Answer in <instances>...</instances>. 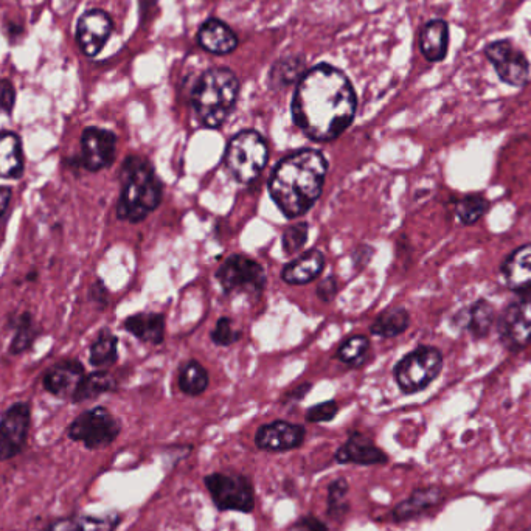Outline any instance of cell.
<instances>
[{
    "label": "cell",
    "mask_w": 531,
    "mask_h": 531,
    "mask_svg": "<svg viewBox=\"0 0 531 531\" xmlns=\"http://www.w3.org/2000/svg\"><path fill=\"white\" fill-rule=\"evenodd\" d=\"M358 100L347 75L320 64L300 78L292 100L295 125L314 142H333L353 123Z\"/></svg>",
    "instance_id": "cell-1"
},
{
    "label": "cell",
    "mask_w": 531,
    "mask_h": 531,
    "mask_svg": "<svg viewBox=\"0 0 531 531\" xmlns=\"http://www.w3.org/2000/svg\"><path fill=\"white\" fill-rule=\"evenodd\" d=\"M328 162L320 151L300 150L278 162L269 179V193L288 219L300 218L322 196Z\"/></svg>",
    "instance_id": "cell-2"
},
{
    "label": "cell",
    "mask_w": 531,
    "mask_h": 531,
    "mask_svg": "<svg viewBox=\"0 0 531 531\" xmlns=\"http://www.w3.org/2000/svg\"><path fill=\"white\" fill-rule=\"evenodd\" d=\"M120 198L117 218L126 223H142L159 209L164 198V185L150 160L142 156H128L120 170Z\"/></svg>",
    "instance_id": "cell-3"
},
{
    "label": "cell",
    "mask_w": 531,
    "mask_h": 531,
    "mask_svg": "<svg viewBox=\"0 0 531 531\" xmlns=\"http://www.w3.org/2000/svg\"><path fill=\"white\" fill-rule=\"evenodd\" d=\"M240 94V81L232 70L215 67L199 78L191 103L199 123L205 128L218 129L226 123Z\"/></svg>",
    "instance_id": "cell-4"
},
{
    "label": "cell",
    "mask_w": 531,
    "mask_h": 531,
    "mask_svg": "<svg viewBox=\"0 0 531 531\" xmlns=\"http://www.w3.org/2000/svg\"><path fill=\"white\" fill-rule=\"evenodd\" d=\"M268 143L254 129L241 131L227 143L224 165L230 176L240 184L257 181L268 165Z\"/></svg>",
    "instance_id": "cell-5"
},
{
    "label": "cell",
    "mask_w": 531,
    "mask_h": 531,
    "mask_svg": "<svg viewBox=\"0 0 531 531\" xmlns=\"http://www.w3.org/2000/svg\"><path fill=\"white\" fill-rule=\"evenodd\" d=\"M443 354L431 345H421L406 354L393 370L396 384L406 395L423 392L440 376Z\"/></svg>",
    "instance_id": "cell-6"
},
{
    "label": "cell",
    "mask_w": 531,
    "mask_h": 531,
    "mask_svg": "<svg viewBox=\"0 0 531 531\" xmlns=\"http://www.w3.org/2000/svg\"><path fill=\"white\" fill-rule=\"evenodd\" d=\"M122 432V423L111 410L103 406L92 407L80 413L67 427V437L81 443L89 451L111 446Z\"/></svg>",
    "instance_id": "cell-7"
},
{
    "label": "cell",
    "mask_w": 531,
    "mask_h": 531,
    "mask_svg": "<svg viewBox=\"0 0 531 531\" xmlns=\"http://www.w3.org/2000/svg\"><path fill=\"white\" fill-rule=\"evenodd\" d=\"M204 485L219 511L249 514L255 510L254 485L238 472H213L204 477Z\"/></svg>",
    "instance_id": "cell-8"
},
{
    "label": "cell",
    "mask_w": 531,
    "mask_h": 531,
    "mask_svg": "<svg viewBox=\"0 0 531 531\" xmlns=\"http://www.w3.org/2000/svg\"><path fill=\"white\" fill-rule=\"evenodd\" d=\"M216 280L227 295L243 294L258 297L266 288V272L254 258L243 254L230 255L216 271Z\"/></svg>",
    "instance_id": "cell-9"
},
{
    "label": "cell",
    "mask_w": 531,
    "mask_h": 531,
    "mask_svg": "<svg viewBox=\"0 0 531 531\" xmlns=\"http://www.w3.org/2000/svg\"><path fill=\"white\" fill-rule=\"evenodd\" d=\"M32 427V407L18 401L0 417V462L16 459L27 446Z\"/></svg>",
    "instance_id": "cell-10"
},
{
    "label": "cell",
    "mask_w": 531,
    "mask_h": 531,
    "mask_svg": "<svg viewBox=\"0 0 531 531\" xmlns=\"http://www.w3.org/2000/svg\"><path fill=\"white\" fill-rule=\"evenodd\" d=\"M485 56L502 83L522 87L530 80V61L510 39H499L485 47Z\"/></svg>",
    "instance_id": "cell-11"
},
{
    "label": "cell",
    "mask_w": 531,
    "mask_h": 531,
    "mask_svg": "<svg viewBox=\"0 0 531 531\" xmlns=\"http://www.w3.org/2000/svg\"><path fill=\"white\" fill-rule=\"evenodd\" d=\"M497 333L510 351H521L531 344V295L514 300L502 311L497 320Z\"/></svg>",
    "instance_id": "cell-12"
},
{
    "label": "cell",
    "mask_w": 531,
    "mask_h": 531,
    "mask_svg": "<svg viewBox=\"0 0 531 531\" xmlns=\"http://www.w3.org/2000/svg\"><path fill=\"white\" fill-rule=\"evenodd\" d=\"M117 137L108 129L89 126L81 134V165L91 173L105 170L115 162Z\"/></svg>",
    "instance_id": "cell-13"
},
{
    "label": "cell",
    "mask_w": 531,
    "mask_h": 531,
    "mask_svg": "<svg viewBox=\"0 0 531 531\" xmlns=\"http://www.w3.org/2000/svg\"><path fill=\"white\" fill-rule=\"evenodd\" d=\"M305 438V427L289 423V421L277 420L258 427L254 441L260 451L288 452L300 448L305 443Z\"/></svg>",
    "instance_id": "cell-14"
},
{
    "label": "cell",
    "mask_w": 531,
    "mask_h": 531,
    "mask_svg": "<svg viewBox=\"0 0 531 531\" xmlns=\"http://www.w3.org/2000/svg\"><path fill=\"white\" fill-rule=\"evenodd\" d=\"M112 33V21L105 11L91 10L81 16L77 25V41L86 56H97Z\"/></svg>",
    "instance_id": "cell-15"
},
{
    "label": "cell",
    "mask_w": 531,
    "mask_h": 531,
    "mask_svg": "<svg viewBox=\"0 0 531 531\" xmlns=\"http://www.w3.org/2000/svg\"><path fill=\"white\" fill-rule=\"evenodd\" d=\"M334 460L341 465L376 466L386 465L389 455L382 451L375 441L361 432H353L334 454Z\"/></svg>",
    "instance_id": "cell-16"
},
{
    "label": "cell",
    "mask_w": 531,
    "mask_h": 531,
    "mask_svg": "<svg viewBox=\"0 0 531 531\" xmlns=\"http://www.w3.org/2000/svg\"><path fill=\"white\" fill-rule=\"evenodd\" d=\"M86 376L83 364L77 359H66L58 362L47 370L46 375L42 378L44 390L56 398L63 400H72V396L80 387L81 381Z\"/></svg>",
    "instance_id": "cell-17"
},
{
    "label": "cell",
    "mask_w": 531,
    "mask_h": 531,
    "mask_svg": "<svg viewBox=\"0 0 531 531\" xmlns=\"http://www.w3.org/2000/svg\"><path fill=\"white\" fill-rule=\"evenodd\" d=\"M502 275L511 291L519 294L531 292V244H524L508 255L502 264Z\"/></svg>",
    "instance_id": "cell-18"
},
{
    "label": "cell",
    "mask_w": 531,
    "mask_h": 531,
    "mask_svg": "<svg viewBox=\"0 0 531 531\" xmlns=\"http://www.w3.org/2000/svg\"><path fill=\"white\" fill-rule=\"evenodd\" d=\"M325 264V255L320 250H308L302 257L286 264L282 271L283 282L291 286L309 285L322 275Z\"/></svg>",
    "instance_id": "cell-19"
},
{
    "label": "cell",
    "mask_w": 531,
    "mask_h": 531,
    "mask_svg": "<svg viewBox=\"0 0 531 531\" xmlns=\"http://www.w3.org/2000/svg\"><path fill=\"white\" fill-rule=\"evenodd\" d=\"M122 524V516L118 513L75 514L67 518H59L50 522L44 531H115Z\"/></svg>",
    "instance_id": "cell-20"
},
{
    "label": "cell",
    "mask_w": 531,
    "mask_h": 531,
    "mask_svg": "<svg viewBox=\"0 0 531 531\" xmlns=\"http://www.w3.org/2000/svg\"><path fill=\"white\" fill-rule=\"evenodd\" d=\"M449 24L443 19L426 22L420 32V50L429 63H441L448 55Z\"/></svg>",
    "instance_id": "cell-21"
},
{
    "label": "cell",
    "mask_w": 531,
    "mask_h": 531,
    "mask_svg": "<svg viewBox=\"0 0 531 531\" xmlns=\"http://www.w3.org/2000/svg\"><path fill=\"white\" fill-rule=\"evenodd\" d=\"M25 159L21 137L14 132H0V177L19 181L24 176Z\"/></svg>",
    "instance_id": "cell-22"
},
{
    "label": "cell",
    "mask_w": 531,
    "mask_h": 531,
    "mask_svg": "<svg viewBox=\"0 0 531 531\" xmlns=\"http://www.w3.org/2000/svg\"><path fill=\"white\" fill-rule=\"evenodd\" d=\"M441 497H443V491L438 486L418 488V490L410 494L409 499L403 500L401 504L393 508V519L398 522H404L418 518L421 514L437 507L440 504Z\"/></svg>",
    "instance_id": "cell-23"
},
{
    "label": "cell",
    "mask_w": 531,
    "mask_h": 531,
    "mask_svg": "<svg viewBox=\"0 0 531 531\" xmlns=\"http://www.w3.org/2000/svg\"><path fill=\"white\" fill-rule=\"evenodd\" d=\"M123 328L143 344L160 345L165 339L164 314H134L123 322Z\"/></svg>",
    "instance_id": "cell-24"
},
{
    "label": "cell",
    "mask_w": 531,
    "mask_h": 531,
    "mask_svg": "<svg viewBox=\"0 0 531 531\" xmlns=\"http://www.w3.org/2000/svg\"><path fill=\"white\" fill-rule=\"evenodd\" d=\"M202 49L213 55H227L238 46V38L235 33L219 19H209L202 25L198 35Z\"/></svg>",
    "instance_id": "cell-25"
},
{
    "label": "cell",
    "mask_w": 531,
    "mask_h": 531,
    "mask_svg": "<svg viewBox=\"0 0 531 531\" xmlns=\"http://www.w3.org/2000/svg\"><path fill=\"white\" fill-rule=\"evenodd\" d=\"M410 325V314L403 306H392L382 311L375 322L372 323L370 331L381 339H395L406 333Z\"/></svg>",
    "instance_id": "cell-26"
},
{
    "label": "cell",
    "mask_w": 531,
    "mask_h": 531,
    "mask_svg": "<svg viewBox=\"0 0 531 531\" xmlns=\"http://www.w3.org/2000/svg\"><path fill=\"white\" fill-rule=\"evenodd\" d=\"M115 390H117L115 376L105 370H98V372L84 376L80 387L70 401L75 404L86 403V401L97 400L101 395L115 392Z\"/></svg>",
    "instance_id": "cell-27"
},
{
    "label": "cell",
    "mask_w": 531,
    "mask_h": 531,
    "mask_svg": "<svg viewBox=\"0 0 531 531\" xmlns=\"http://www.w3.org/2000/svg\"><path fill=\"white\" fill-rule=\"evenodd\" d=\"M177 384L184 395L199 396L207 390L210 384L209 372L201 362L190 359L179 367Z\"/></svg>",
    "instance_id": "cell-28"
},
{
    "label": "cell",
    "mask_w": 531,
    "mask_h": 531,
    "mask_svg": "<svg viewBox=\"0 0 531 531\" xmlns=\"http://www.w3.org/2000/svg\"><path fill=\"white\" fill-rule=\"evenodd\" d=\"M494 322H496V311L488 300H477L474 305L466 309L465 328L477 339L488 336Z\"/></svg>",
    "instance_id": "cell-29"
},
{
    "label": "cell",
    "mask_w": 531,
    "mask_h": 531,
    "mask_svg": "<svg viewBox=\"0 0 531 531\" xmlns=\"http://www.w3.org/2000/svg\"><path fill=\"white\" fill-rule=\"evenodd\" d=\"M348 493H350V485L344 477L334 479L328 485L327 516L331 521L342 522L345 516L350 513Z\"/></svg>",
    "instance_id": "cell-30"
},
{
    "label": "cell",
    "mask_w": 531,
    "mask_h": 531,
    "mask_svg": "<svg viewBox=\"0 0 531 531\" xmlns=\"http://www.w3.org/2000/svg\"><path fill=\"white\" fill-rule=\"evenodd\" d=\"M118 361V339L111 331H101L100 336L91 345L89 362L95 368H108Z\"/></svg>",
    "instance_id": "cell-31"
},
{
    "label": "cell",
    "mask_w": 531,
    "mask_h": 531,
    "mask_svg": "<svg viewBox=\"0 0 531 531\" xmlns=\"http://www.w3.org/2000/svg\"><path fill=\"white\" fill-rule=\"evenodd\" d=\"M370 353V341L362 334L348 337L341 347L337 348L336 358L350 367H361Z\"/></svg>",
    "instance_id": "cell-32"
},
{
    "label": "cell",
    "mask_w": 531,
    "mask_h": 531,
    "mask_svg": "<svg viewBox=\"0 0 531 531\" xmlns=\"http://www.w3.org/2000/svg\"><path fill=\"white\" fill-rule=\"evenodd\" d=\"M490 210V201L483 195H468L455 205V212L465 226H474Z\"/></svg>",
    "instance_id": "cell-33"
},
{
    "label": "cell",
    "mask_w": 531,
    "mask_h": 531,
    "mask_svg": "<svg viewBox=\"0 0 531 531\" xmlns=\"http://www.w3.org/2000/svg\"><path fill=\"white\" fill-rule=\"evenodd\" d=\"M36 337H38V330H36V323L32 314H22L16 322V333H14L13 341L10 344V354L18 356V354L25 353L28 348L32 347Z\"/></svg>",
    "instance_id": "cell-34"
},
{
    "label": "cell",
    "mask_w": 531,
    "mask_h": 531,
    "mask_svg": "<svg viewBox=\"0 0 531 531\" xmlns=\"http://www.w3.org/2000/svg\"><path fill=\"white\" fill-rule=\"evenodd\" d=\"M309 224L306 221L286 227L282 236V247L285 255H295L303 249L308 241Z\"/></svg>",
    "instance_id": "cell-35"
},
{
    "label": "cell",
    "mask_w": 531,
    "mask_h": 531,
    "mask_svg": "<svg viewBox=\"0 0 531 531\" xmlns=\"http://www.w3.org/2000/svg\"><path fill=\"white\" fill-rule=\"evenodd\" d=\"M241 336L243 333L236 330L233 320L229 317H221L212 331L213 344L218 345V347H230V345L240 341Z\"/></svg>",
    "instance_id": "cell-36"
},
{
    "label": "cell",
    "mask_w": 531,
    "mask_h": 531,
    "mask_svg": "<svg viewBox=\"0 0 531 531\" xmlns=\"http://www.w3.org/2000/svg\"><path fill=\"white\" fill-rule=\"evenodd\" d=\"M300 72H302V63L300 61L286 59V61L278 63L275 69L272 70V80L277 84L286 86V84L292 83L295 78L299 77Z\"/></svg>",
    "instance_id": "cell-37"
},
{
    "label": "cell",
    "mask_w": 531,
    "mask_h": 531,
    "mask_svg": "<svg viewBox=\"0 0 531 531\" xmlns=\"http://www.w3.org/2000/svg\"><path fill=\"white\" fill-rule=\"evenodd\" d=\"M337 412H339V406H337L336 401H323L317 406L309 407L308 412H306V421L309 423H328V421L336 418Z\"/></svg>",
    "instance_id": "cell-38"
},
{
    "label": "cell",
    "mask_w": 531,
    "mask_h": 531,
    "mask_svg": "<svg viewBox=\"0 0 531 531\" xmlns=\"http://www.w3.org/2000/svg\"><path fill=\"white\" fill-rule=\"evenodd\" d=\"M16 103V89L8 80H0V115L13 114Z\"/></svg>",
    "instance_id": "cell-39"
},
{
    "label": "cell",
    "mask_w": 531,
    "mask_h": 531,
    "mask_svg": "<svg viewBox=\"0 0 531 531\" xmlns=\"http://www.w3.org/2000/svg\"><path fill=\"white\" fill-rule=\"evenodd\" d=\"M339 292V283H337L336 277L330 275V277L323 278L317 285L316 294L319 300L323 303H331Z\"/></svg>",
    "instance_id": "cell-40"
},
{
    "label": "cell",
    "mask_w": 531,
    "mask_h": 531,
    "mask_svg": "<svg viewBox=\"0 0 531 531\" xmlns=\"http://www.w3.org/2000/svg\"><path fill=\"white\" fill-rule=\"evenodd\" d=\"M286 531H328V527L316 516L308 514V516L297 519Z\"/></svg>",
    "instance_id": "cell-41"
},
{
    "label": "cell",
    "mask_w": 531,
    "mask_h": 531,
    "mask_svg": "<svg viewBox=\"0 0 531 531\" xmlns=\"http://www.w3.org/2000/svg\"><path fill=\"white\" fill-rule=\"evenodd\" d=\"M89 295H91V299L94 300L95 303H100V305L105 306L106 303H108V289H106V286L103 285L100 280H97V282L92 285Z\"/></svg>",
    "instance_id": "cell-42"
},
{
    "label": "cell",
    "mask_w": 531,
    "mask_h": 531,
    "mask_svg": "<svg viewBox=\"0 0 531 531\" xmlns=\"http://www.w3.org/2000/svg\"><path fill=\"white\" fill-rule=\"evenodd\" d=\"M372 257H373L372 247L361 246L353 254L354 264H356L358 268H364V266H367L368 261L372 260Z\"/></svg>",
    "instance_id": "cell-43"
},
{
    "label": "cell",
    "mask_w": 531,
    "mask_h": 531,
    "mask_svg": "<svg viewBox=\"0 0 531 531\" xmlns=\"http://www.w3.org/2000/svg\"><path fill=\"white\" fill-rule=\"evenodd\" d=\"M11 198H13V190L7 185H0V219L4 218L5 213L8 212Z\"/></svg>",
    "instance_id": "cell-44"
},
{
    "label": "cell",
    "mask_w": 531,
    "mask_h": 531,
    "mask_svg": "<svg viewBox=\"0 0 531 531\" xmlns=\"http://www.w3.org/2000/svg\"><path fill=\"white\" fill-rule=\"evenodd\" d=\"M309 390H311V384H303V386L297 387V389L292 390L289 393L288 398L291 401H300L302 398H305V395H308Z\"/></svg>",
    "instance_id": "cell-45"
},
{
    "label": "cell",
    "mask_w": 531,
    "mask_h": 531,
    "mask_svg": "<svg viewBox=\"0 0 531 531\" xmlns=\"http://www.w3.org/2000/svg\"><path fill=\"white\" fill-rule=\"evenodd\" d=\"M527 531H531V528H528V530H527Z\"/></svg>",
    "instance_id": "cell-46"
}]
</instances>
